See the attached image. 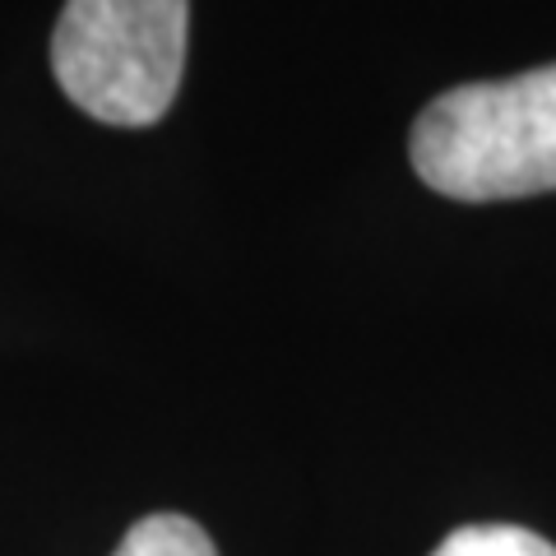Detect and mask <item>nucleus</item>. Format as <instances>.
<instances>
[{
	"mask_svg": "<svg viewBox=\"0 0 556 556\" xmlns=\"http://www.w3.org/2000/svg\"><path fill=\"white\" fill-rule=\"evenodd\" d=\"M431 556H556V547L519 525H468L450 533Z\"/></svg>",
	"mask_w": 556,
	"mask_h": 556,
	"instance_id": "4",
	"label": "nucleus"
},
{
	"mask_svg": "<svg viewBox=\"0 0 556 556\" xmlns=\"http://www.w3.org/2000/svg\"><path fill=\"white\" fill-rule=\"evenodd\" d=\"M408 153L431 190L464 204L556 190V65L445 89L413 121Z\"/></svg>",
	"mask_w": 556,
	"mask_h": 556,
	"instance_id": "1",
	"label": "nucleus"
},
{
	"mask_svg": "<svg viewBox=\"0 0 556 556\" xmlns=\"http://www.w3.org/2000/svg\"><path fill=\"white\" fill-rule=\"evenodd\" d=\"M190 0H65L51 33L61 93L102 126H153L181 89Z\"/></svg>",
	"mask_w": 556,
	"mask_h": 556,
	"instance_id": "2",
	"label": "nucleus"
},
{
	"mask_svg": "<svg viewBox=\"0 0 556 556\" xmlns=\"http://www.w3.org/2000/svg\"><path fill=\"white\" fill-rule=\"evenodd\" d=\"M116 556H218L208 533L186 515H149L126 533Z\"/></svg>",
	"mask_w": 556,
	"mask_h": 556,
	"instance_id": "3",
	"label": "nucleus"
}]
</instances>
